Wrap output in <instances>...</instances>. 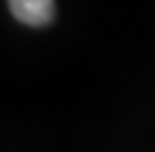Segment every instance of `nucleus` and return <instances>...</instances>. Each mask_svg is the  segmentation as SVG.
Segmentation results:
<instances>
[{"label": "nucleus", "mask_w": 155, "mask_h": 152, "mask_svg": "<svg viewBox=\"0 0 155 152\" xmlns=\"http://www.w3.org/2000/svg\"><path fill=\"white\" fill-rule=\"evenodd\" d=\"M7 5L16 21L32 27L50 23L55 16V0H7Z\"/></svg>", "instance_id": "1"}]
</instances>
